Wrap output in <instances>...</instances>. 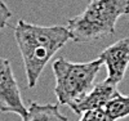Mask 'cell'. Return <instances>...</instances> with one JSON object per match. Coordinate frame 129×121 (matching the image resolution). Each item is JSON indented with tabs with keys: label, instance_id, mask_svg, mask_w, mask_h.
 <instances>
[{
	"label": "cell",
	"instance_id": "obj_7",
	"mask_svg": "<svg viewBox=\"0 0 129 121\" xmlns=\"http://www.w3.org/2000/svg\"><path fill=\"white\" fill-rule=\"evenodd\" d=\"M22 121H69V118L59 111L58 103L40 104L31 102Z\"/></svg>",
	"mask_w": 129,
	"mask_h": 121
},
{
	"label": "cell",
	"instance_id": "obj_5",
	"mask_svg": "<svg viewBox=\"0 0 129 121\" xmlns=\"http://www.w3.org/2000/svg\"><path fill=\"white\" fill-rule=\"evenodd\" d=\"M100 58L107 68L106 80L115 85L120 84L129 67V37L120 39L109 45L101 52Z\"/></svg>",
	"mask_w": 129,
	"mask_h": 121
},
{
	"label": "cell",
	"instance_id": "obj_9",
	"mask_svg": "<svg viewBox=\"0 0 129 121\" xmlns=\"http://www.w3.org/2000/svg\"><path fill=\"white\" fill-rule=\"evenodd\" d=\"M79 121H109L106 117L103 108H97V109H90V111H85L84 113L80 115Z\"/></svg>",
	"mask_w": 129,
	"mask_h": 121
},
{
	"label": "cell",
	"instance_id": "obj_8",
	"mask_svg": "<svg viewBox=\"0 0 129 121\" xmlns=\"http://www.w3.org/2000/svg\"><path fill=\"white\" fill-rule=\"evenodd\" d=\"M103 111L109 121H117L129 116V94L124 95L116 92L114 97L103 107Z\"/></svg>",
	"mask_w": 129,
	"mask_h": 121
},
{
	"label": "cell",
	"instance_id": "obj_6",
	"mask_svg": "<svg viewBox=\"0 0 129 121\" xmlns=\"http://www.w3.org/2000/svg\"><path fill=\"white\" fill-rule=\"evenodd\" d=\"M115 84L107 81L106 79L98 84H94L93 88L89 90V93L85 95L81 101H79L74 107H71L72 112L76 115H81L85 111L97 108H103L105 104L109 102L114 94L117 92Z\"/></svg>",
	"mask_w": 129,
	"mask_h": 121
},
{
	"label": "cell",
	"instance_id": "obj_4",
	"mask_svg": "<svg viewBox=\"0 0 129 121\" xmlns=\"http://www.w3.org/2000/svg\"><path fill=\"white\" fill-rule=\"evenodd\" d=\"M0 111L16 113L21 118L27 112L10 62L3 57H0Z\"/></svg>",
	"mask_w": 129,
	"mask_h": 121
},
{
	"label": "cell",
	"instance_id": "obj_10",
	"mask_svg": "<svg viewBox=\"0 0 129 121\" xmlns=\"http://www.w3.org/2000/svg\"><path fill=\"white\" fill-rule=\"evenodd\" d=\"M12 18V12L4 3V0H0V28H4L9 19Z\"/></svg>",
	"mask_w": 129,
	"mask_h": 121
},
{
	"label": "cell",
	"instance_id": "obj_2",
	"mask_svg": "<svg viewBox=\"0 0 129 121\" xmlns=\"http://www.w3.org/2000/svg\"><path fill=\"white\" fill-rule=\"evenodd\" d=\"M129 14V0H89L80 14L67 21L74 43H94L112 36L120 17Z\"/></svg>",
	"mask_w": 129,
	"mask_h": 121
},
{
	"label": "cell",
	"instance_id": "obj_3",
	"mask_svg": "<svg viewBox=\"0 0 129 121\" xmlns=\"http://www.w3.org/2000/svg\"><path fill=\"white\" fill-rule=\"evenodd\" d=\"M102 59L98 57L90 62H70L58 57L52 64L56 77L54 94L59 106L74 107L89 93L94 80L102 67Z\"/></svg>",
	"mask_w": 129,
	"mask_h": 121
},
{
	"label": "cell",
	"instance_id": "obj_1",
	"mask_svg": "<svg viewBox=\"0 0 129 121\" xmlns=\"http://www.w3.org/2000/svg\"><path fill=\"white\" fill-rule=\"evenodd\" d=\"M14 39L23 59L28 88H34L52 57L71 40L67 27L40 26L21 19L14 28Z\"/></svg>",
	"mask_w": 129,
	"mask_h": 121
}]
</instances>
